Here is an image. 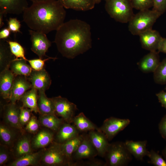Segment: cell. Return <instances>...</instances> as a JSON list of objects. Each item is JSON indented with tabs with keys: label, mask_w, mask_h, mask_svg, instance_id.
I'll list each match as a JSON object with an SVG mask.
<instances>
[{
	"label": "cell",
	"mask_w": 166,
	"mask_h": 166,
	"mask_svg": "<svg viewBox=\"0 0 166 166\" xmlns=\"http://www.w3.org/2000/svg\"><path fill=\"white\" fill-rule=\"evenodd\" d=\"M54 42L62 56L73 59L92 47L90 25L78 19L64 22L56 30Z\"/></svg>",
	"instance_id": "1"
},
{
	"label": "cell",
	"mask_w": 166,
	"mask_h": 166,
	"mask_svg": "<svg viewBox=\"0 0 166 166\" xmlns=\"http://www.w3.org/2000/svg\"><path fill=\"white\" fill-rule=\"evenodd\" d=\"M64 8L58 0L33 2L23 13V21L31 30L46 34L64 22Z\"/></svg>",
	"instance_id": "2"
},
{
	"label": "cell",
	"mask_w": 166,
	"mask_h": 166,
	"mask_svg": "<svg viewBox=\"0 0 166 166\" xmlns=\"http://www.w3.org/2000/svg\"><path fill=\"white\" fill-rule=\"evenodd\" d=\"M160 16L159 13L153 10H140L134 14L128 22V30L132 34L139 35L152 29L154 24Z\"/></svg>",
	"instance_id": "3"
},
{
	"label": "cell",
	"mask_w": 166,
	"mask_h": 166,
	"mask_svg": "<svg viewBox=\"0 0 166 166\" xmlns=\"http://www.w3.org/2000/svg\"><path fill=\"white\" fill-rule=\"evenodd\" d=\"M105 8L110 17L122 23L128 22L133 16L130 0H105Z\"/></svg>",
	"instance_id": "4"
},
{
	"label": "cell",
	"mask_w": 166,
	"mask_h": 166,
	"mask_svg": "<svg viewBox=\"0 0 166 166\" xmlns=\"http://www.w3.org/2000/svg\"><path fill=\"white\" fill-rule=\"evenodd\" d=\"M132 155L124 142L117 141L110 143L104 157L105 166L127 165L132 159Z\"/></svg>",
	"instance_id": "5"
},
{
	"label": "cell",
	"mask_w": 166,
	"mask_h": 166,
	"mask_svg": "<svg viewBox=\"0 0 166 166\" xmlns=\"http://www.w3.org/2000/svg\"><path fill=\"white\" fill-rule=\"evenodd\" d=\"M47 166H72L66 155L62 144L53 142L48 148L43 149L41 163Z\"/></svg>",
	"instance_id": "6"
},
{
	"label": "cell",
	"mask_w": 166,
	"mask_h": 166,
	"mask_svg": "<svg viewBox=\"0 0 166 166\" xmlns=\"http://www.w3.org/2000/svg\"><path fill=\"white\" fill-rule=\"evenodd\" d=\"M55 107V113L67 123H72L78 110L76 105L66 98L58 96L52 98Z\"/></svg>",
	"instance_id": "7"
},
{
	"label": "cell",
	"mask_w": 166,
	"mask_h": 166,
	"mask_svg": "<svg viewBox=\"0 0 166 166\" xmlns=\"http://www.w3.org/2000/svg\"><path fill=\"white\" fill-rule=\"evenodd\" d=\"M130 122V120L128 119L111 117L104 120L99 129L110 141L119 132L127 127Z\"/></svg>",
	"instance_id": "8"
},
{
	"label": "cell",
	"mask_w": 166,
	"mask_h": 166,
	"mask_svg": "<svg viewBox=\"0 0 166 166\" xmlns=\"http://www.w3.org/2000/svg\"><path fill=\"white\" fill-rule=\"evenodd\" d=\"M31 42V50L36 54L39 58L43 59L46 53L51 46V42L48 38L46 34L44 33L29 30Z\"/></svg>",
	"instance_id": "9"
},
{
	"label": "cell",
	"mask_w": 166,
	"mask_h": 166,
	"mask_svg": "<svg viewBox=\"0 0 166 166\" xmlns=\"http://www.w3.org/2000/svg\"><path fill=\"white\" fill-rule=\"evenodd\" d=\"M97 155V152L89 139L88 134H84L83 140L73 154L72 158L74 163L84 159L94 158Z\"/></svg>",
	"instance_id": "10"
},
{
	"label": "cell",
	"mask_w": 166,
	"mask_h": 166,
	"mask_svg": "<svg viewBox=\"0 0 166 166\" xmlns=\"http://www.w3.org/2000/svg\"><path fill=\"white\" fill-rule=\"evenodd\" d=\"M29 80L32 87L38 91H45L50 87L51 80L49 74L45 69L39 71L32 70Z\"/></svg>",
	"instance_id": "11"
},
{
	"label": "cell",
	"mask_w": 166,
	"mask_h": 166,
	"mask_svg": "<svg viewBox=\"0 0 166 166\" xmlns=\"http://www.w3.org/2000/svg\"><path fill=\"white\" fill-rule=\"evenodd\" d=\"M138 36L142 47L150 51L157 50L163 38L158 31L152 29L141 33Z\"/></svg>",
	"instance_id": "12"
},
{
	"label": "cell",
	"mask_w": 166,
	"mask_h": 166,
	"mask_svg": "<svg viewBox=\"0 0 166 166\" xmlns=\"http://www.w3.org/2000/svg\"><path fill=\"white\" fill-rule=\"evenodd\" d=\"M15 77L11 90L10 99V102L16 103L20 100L23 95L28 90L32 88L30 81L27 80L26 76L17 75Z\"/></svg>",
	"instance_id": "13"
},
{
	"label": "cell",
	"mask_w": 166,
	"mask_h": 166,
	"mask_svg": "<svg viewBox=\"0 0 166 166\" xmlns=\"http://www.w3.org/2000/svg\"><path fill=\"white\" fill-rule=\"evenodd\" d=\"M27 0H0V13L16 15L23 14L28 7Z\"/></svg>",
	"instance_id": "14"
},
{
	"label": "cell",
	"mask_w": 166,
	"mask_h": 166,
	"mask_svg": "<svg viewBox=\"0 0 166 166\" xmlns=\"http://www.w3.org/2000/svg\"><path fill=\"white\" fill-rule=\"evenodd\" d=\"M88 135L96 149L98 155L104 158L110 144L105 135L100 130L89 131Z\"/></svg>",
	"instance_id": "15"
},
{
	"label": "cell",
	"mask_w": 166,
	"mask_h": 166,
	"mask_svg": "<svg viewBox=\"0 0 166 166\" xmlns=\"http://www.w3.org/2000/svg\"><path fill=\"white\" fill-rule=\"evenodd\" d=\"M4 118L9 126L18 129H22V126L19 121L20 108L16 103L10 102L4 107Z\"/></svg>",
	"instance_id": "16"
},
{
	"label": "cell",
	"mask_w": 166,
	"mask_h": 166,
	"mask_svg": "<svg viewBox=\"0 0 166 166\" xmlns=\"http://www.w3.org/2000/svg\"><path fill=\"white\" fill-rule=\"evenodd\" d=\"M80 132L74 125L64 122L54 136L55 142L63 144L80 134Z\"/></svg>",
	"instance_id": "17"
},
{
	"label": "cell",
	"mask_w": 166,
	"mask_h": 166,
	"mask_svg": "<svg viewBox=\"0 0 166 166\" xmlns=\"http://www.w3.org/2000/svg\"><path fill=\"white\" fill-rule=\"evenodd\" d=\"M16 76L9 68L0 73V91L1 96L4 99L10 98L11 90Z\"/></svg>",
	"instance_id": "18"
},
{
	"label": "cell",
	"mask_w": 166,
	"mask_h": 166,
	"mask_svg": "<svg viewBox=\"0 0 166 166\" xmlns=\"http://www.w3.org/2000/svg\"><path fill=\"white\" fill-rule=\"evenodd\" d=\"M158 52L150 51L138 63L140 70L144 73H154L160 62Z\"/></svg>",
	"instance_id": "19"
},
{
	"label": "cell",
	"mask_w": 166,
	"mask_h": 166,
	"mask_svg": "<svg viewBox=\"0 0 166 166\" xmlns=\"http://www.w3.org/2000/svg\"><path fill=\"white\" fill-rule=\"evenodd\" d=\"M53 132L45 129L38 131L31 141L32 148L35 149L43 148L52 143L55 136Z\"/></svg>",
	"instance_id": "20"
},
{
	"label": "cell",
	"mask_w": 166,
	"mask_h": 166,
	"mask_svg": "<svg viewBox=\"0 0 166 166\" xmlns=\"http://www.w3.org/2000/svg\"><path fill=\"white\" fill-rule=\"evenodd\" d=\"M125 146L131 154L138 160H142L147 156L149 151L146 148L147 140L133 141L127 140L124 142Z\"/></svg>",
	"instance_id": "21"
},
{
	"label": "cell",
	"mask_w": 166,
	"mask_h": 166,
	"mask_svg": "<svg viewBox=\"0 0 166 166\" xmlns=\"http://www.w3.org/2000/svg\"><path fill=\"white\" fill-rule=\"evenodd\" d=\"M65 8L85 11L93 9L96 4L94 0H58Z\"/></svg>",
	"instance_id": "22"
},
{
	"label": "cell",
	"mask_w": 166,
	"mask_h": 166,
	"mask_svg": "<svg viewBox=\"0 0 166 166\" xmlns=\"http://www.w3.org/2000/svg\"><path fill=\"white\" fill-rule=\"evenodd\" d=\"M43 150L35 153H30L16 159L9 164L10 166H36L41 163Z\"/></svg>",
	"instance_id": "23"
},
{
	"label": "cell",
	"mask_w": 166,
	"mask_h": 166,
	"mask_svg": "<svg viewBox=\"0 0 166 166\" xmlns=\"http://www.w3.org/2000/svg\"><path fill=\"white\" fill-rule=\"evenodd\" d=\"M44 91H38V107L41 115L55 114L54 105L52 98H48Z\"/></svg>",
	"instance_id": "24"
},
{
	"label": "cell",
	"mask_w": 166,
	"mask_h": 166,
	"mask_svg": "<svg viewBox=\"0 0 166 166\" xmlns=\"http://www.w3.org/2000/svg\"><path fill=\"white\" fill-rule=\"evenodd\" d=\"M5 40L0 41V72L9 68L11 62L15 58L11 53L9 45Z\"/></svg>",
	"instance_id": "25"
},
{
	"label": "cell",
	"mask_w": 166,
	"mask_h": 166,
	"mask_svg": "<svg viewBox=\"0 0 166 166\" xmlns=\"http://www.w3.org/2000/svg\"><path fill=\"white\" fill-rule=\"evenodd\" d=\"M72 123L80 132L100 130L99 128L87 117L83 112L74 117Z\"/></svg>",
	"instance_id": "26"
},
{
	"label": "cell",
	"mask_w": 166,
	"mask_h": 166,
	"mask_svg": "<svg viewBox=\"0 0 166 166\" xmlns=\"http://www.w3.org/2000/svg\"><path fill=\"white\" fill-rule=\"evenodd\" d=\"M38 121L42 126L56 132L65 122L62 118L57 117L55 114H40Z\"/></svg>",
	"instance_id": "27"
},
{
	"label": "cell",
	"mask_w": 166,
	"mask_h": 166,
	"mask_svg": "<svg viewBox=\"0 0 166 166\" xmlns=\"http://www.w3.org/2000/svg\"><path fill=\"white\" fill-rule=\"evenodd\" d=\"M38 90L32 88L26 91L20 100L22 103V106L31 109L36 113H39L38 107Z\"/></svg>",
	"instance_id": "28"
},
{
	"label": "cell",
	"mask_w": 166,
	"mask_h": 166,
	"mask_svg": "<svg viewBox=\"0 0 166 166\" xmlns=\"http://www.w3.org/2000/svg\"><path fill=\"white\" fill-rule=\"evenodd\" d=\"M27 61L22 58H15L10 63L9 68L15 76L23 75L29 76L32 70Z\"/></svg>",
	"instance_id": "29"
},
{
	"label": "cell",
	"mask_w": 166,
	"mask_h": 166,
	"mask_svg": "<svg viewBox=\"0 0 166 166\" xmlns=\"http://www.w3.org/2000/svg\"><path fill=\"white\" fill-rule=\"evenodd\" d=\"M30 138L23 136L17 141L13 149L14 154L16 159L32 152V146Z\"/></svg>",
	"instance_id": "30"
},
{
	"label": "cell",
	"mask_w": 166,
	"mask_h": 166,
	"mask_svg": "<svg viewBox=\"0 0 166 166\" xmlns=\"http://www.w3.org/2000/svg\"><path fill=\"white\" fill-rule=\"evenodd\" d=\"M83 136L84 134H80L77 136L62 144L64 152L72 163V165L73 162L72 158V155L81 143L83 140Z\"/></svg>",
	"instance_id": "31"
},
{
	"label": "cell",
	"mask_w": 166,
	"mask_h": 166,
	"mask_svg": "<svg viewBox=\"0 0 166 166\" xmlns=\"http://www.w3.org/2000/svg\"><path fill=\"white\" fill-rule=\"evenodd\" d=\"M10 126L2 123L0 125V137L2 142L6 146L10 145L15 137L14 132Z\"/></svg>",
	"instance_id": "32"
},
{
	"label": "cell",
	"mask_w": 166,
	"mask_h": 166,
	"mask_svg": "<svg viewBox=\"0 0 166 166\" xmlns=\"http://www.w3.org/2000/svg\"><path fill=\"white\" fill-rule=\"evenodd\" d=\"M154 73L155 82L158 84H166V57L160 62Z\"/></svg>",
	"instance_id": "33"
},
{
	"label": "cell",
	"mask_w": 166,
	"mask_h": 166,
	"mask_svg": "<svg viewBox=\"0 0 166 166\" xmlns=\"http://www.w3.org/2000/svg\"><path fill=\"white\" fill-rule=\"evenodd\" d=\"M6 41L9 45L11 53L16 57L15 58H20L27 61V59L25 57L24 49L19 43L10 40H6Z\"/></svg>",
	"instance_id": "34"
},
{
	"label": "cell",
	"mask_w": 166,
	"mask_h": 166,
	"mask_svg": "<svg viewBox=\"0 0 166 166\" xmlns=\"http://www.w3.org/2000/svg\"><path fill=\"white\" fill-rule=\"evenodd\" d=\"M147 156L149 159V163L155 166H166V160L153 150L149 151Z\"/></svg>",
	"instance_id": "35"
},
{
	"label": "cell",
	"mask_w": 166,
	"mask_h": 166,
	"mask_svg": "<svg viewBox=\"0 0 166 166\" xmlns=\"http://www.w3.org/2000/svg\"><path fill=\"white\" fill-rule=\"evenodd\" d=\"M133 8L139 11L149 9L153 6V0H130Z\"/></svg>",
	"instance_id": "36"
},
{
	"label": "cell",
	"mask_w": 166,
	"mask_h": 166,
	"mask_svg": "<svg viewBox=\"0 0 166 166\" xmlns=\"http://www.w3.org/2000/svg\"><path fill=\"white\" fill-rule=\"evenodd\" d=\"M72 166H105V163L94 158L85 161L81 160L74 162Z\"/></svg>",
	"instance_id": "37"
},
{
	"label": "cell",
	"mask_w": 166,
	"mask_h": 166,
	"mask_svg": "<svg viewBox=\"0 0 166 166\" xmlns=\"http://www.w3.org/2000/svg\"><path fill=\"white\" fill-rule=\"evenodd\" d=\"M32 110L23 106L20 107L19 121L22 126L26 125L30 121L31 116Z\"/></svg>",
	"instance_id": "38"
},
{
	"label": "cell",
	"mask_w": 166,
	"mask_h": 166,
	"mask_svg": "<svg viewBox=\"0 0 166 166\" xmlns=\"http://www.w3.org/2000/svg\"><path fill=\"white\" fill-rule=\"evenodd\" d=\"M40 123L36 117L34 116H31L30 121L26 125V130L31 133H35L38 132Z\"/></svg>",
	"instance_id": "39"
},
{
	"label": "cell",
	"mask_w": 166,
	"mask_h": 166,
	"mask_svg": "<svg viewBox=\"0 0 166 166\" xmlns=\"http://www.w3.org/2000/svg\"><path fill=\"white\" fill-rule=\"evenodd\" d=\"M56 58L49 57L45 59L39 58L31 60H27V61L29 63L31 68L34 70L39 71L43 69L45 62L49 59H56Z\"/></svg>",
	"instance_id": "40"
},
{
	"label": "cell",
	"mask_w": 166,
	"mask_h": 166,
	"mask_svg": "<svg viewBox=\"0 0 166 166\" xmlns=\"http://www.w3.org/2000/svg\"><path fill=\"white\" fill-rule=\"evenodd\" d=\"M152 9L161 15L166 11V0H153Z\"/></svg>",
	"instance_id": "41"
},
{
	"label": "cell",
	"mask_w": 166,
	"mask_h": 166,
	"mask_svg": "<svg viewBox=\"0 0 166 166\" xmlns=\"http://www.w3.org/2000/svg\"><path fill=\"white\" fill-rule=\"evenodd\" d=\"M8 27L13 33L21 32L20 28L21 25L20 21L16 18H10L7 21Z\"/></svg>",
	"instance_id": "42"
},
{
	"label": "cell",
	"mask_w": 166,
	"mask_h": 166,
	"mask_svg": "<svg viewBox=\"0 0 166 166\" xmlns=\"http://www.w3.org/2000/svg\"><path fill=\"white\" fill-rule=\"evenodd\" d=\"M9 151L7 149L2 145H0V166L5 164L9 159Z\"/></svg>",
	"instance_id": "43"
},
{
	"label": "cell",
	"mask_w": 166,
	"mask_h": 166,
	"mask_svg": "<svg viewBox=\"0 0 166 166\" xmlns=\"http://www.w3.org/2000/svg\"><path fill=\"white\" fill-rule=\"evenodd\" d=\"M159 128L162 137L166 140V114L160 120L159 124Z\"/></svg>",
	"instance_id": "44"
},
{
	"label": "cell",
	"mask_w": 166,
	"mask_h": 166,
	"mask_svg": "<svg viewBox=\"0 0 166 166\" xmlns=\"http://www.w3.org/2000/svg\"><path fill=\"white\" fill-rule=\"evenodd\" d=\"M156 95L162 106L166 109V92L162 90Z\"/></svg>",
	"instance_id": "45"
},
{
	"label": "cell",
	"mask_w": 166,
	"mask_h": 166,
	"mask_svg": "<svg viewBox=\"0 0 166 166\" xmlns=\"http://www.w3.org/2000/svg\"><path fill=\"white\" fill-rule=\"evenodd\" d=\"M10 32L8 27L2 29L0 31V39L5 40L7 38L10 34Z\"/></svg>",
	"instance_id": "46"
},
{
	"label": "cell",
	"mask_w": 166,
	"mask_h": 166,
	"mask_svg": "<svg viewBox=\"0 0 166 166\" xmlns=\"http://www.w3.org/2000/svg\"><path fill=\"white\" fill-rule=\"evenodd\" d=\"M158 52L166 54V38H162L159 44Z\"/></svg>",
	"instance_id": "47"
},
{
	"label": "cell",
	"mask_w": 166,
	"mask_h": 166,
	"mask_svg": "<svg viewBox=\"0 0 166 166\" xmlns=\"http://www.w3.org/2000/svg\"><path fill=\"white\" fill-rule=\"evenodd\" d=\"M4 15L3 14L0 13V28H1L4 25L3 22V17Z\"/></svg>",
	"instance_id": "48"
},
{
	"label": "cell",
	"mask_w": 166,
	"mask_h": 166,
	"mask_svg": "<svg viewBox=\"0 0 166 166\" xmlns=\"http://www.w3.org/2000/svg\"><path fill=\"white\" fill-rule=\"evenodd\" d=\"M29 0L32 2H44V1H46L49 0Z\"/></svg>",
	"instance_id": "49"
},
{
	"label": "cell",
	"mask_w": 166,
	"mask_h": 166,
	"mask_svg": "<svg viewBox=\"0 0 166 166\" xmlns=\"http://www.w3.org/2000/svg\"><path fill=\"white\" fill-rule=\"evenodd\" d=\"M163 154L166 161V146L163 151Z\"/></svg>",
	"instance_id": "50"
},
{
	"label": "cell",
	"mask_w": 166,
	"mask_h": 166,
	"mask_svg": "<svg viewBox=\"0 0 166 166\" xmlns=\"http://www.w3.org/2000/svg\"><path fill=\"white\" fill-rule=\"evenodd\" d=\"M96 4H99L101 1V0H94Z\"/></svg>",
	"instance_id": "51"
},
{
	"label": "cell",
	"mask_w": 166,
	"mask_h": 166,
	"mask_svg": "<svg viewBox=\"0 0 166 166\" xmlns=\"http://www.w3.org/2000/svg\"><path fill=\"white\" fill-rule=\"evenodd\" d=\"M165 89L166 90V87L165 88Z\"/></svg>",
	"instance_id": "52"
},
{
	"label": "cell",
	"mask_w": 166,
	"mask_h": 166,
	"mask_svg": "<svg viewBox=\"0 0 166 166\" xmlns=\"http://www.w3.org/2000/svg\"></svg>",
	"instance_id": "53"
}]
</instances>
